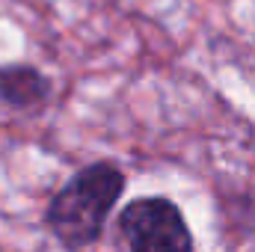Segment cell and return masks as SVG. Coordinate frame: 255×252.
I'll return each instance as SVG.
<instances>
[{
    "instance_id": "6da1fadb",
    "label": "cell",
    "mask_w": 255,
    "mask_h": 252,
    "mask_svg": "<svg viewBox=\"0 0 255 252\" xmlns=\"http://www.w3.org/2000/svg\"><path fill=\"white\" fill-rule=\"evenodd\" d=\"M122 190H125V172L119 166L107 160L83 166L48 202L45 220L51 235L65 250L92 247L101 238L110 211L122 199Z\"/></svg>"
},
{
    "instance_id": "7a4b0ae2",
    "label": "cell",
    "mask_w": 255,
    "mask_h": 252,
    "mask_svg": "<svg viewBox=\"0 0 255 252\" xmlns=\"http://www.w3.org/2000/svg\"><path fill=\"white\" fill-rule=\"evenodd\" d=\"M128 252H193L184 214L166 196H139L119 214Z\"/></svg>"
},
{
    "instance_id": "3957f363",
    "label": "cell",
    "mask_w": 255,
    "mask_h": 252,
    "mask_svg": "<svg viewBox=\"0 0 255 252\" xmlns=\"http://www.w3.org/2000/svg\"><path fill=\"white\" fill-rule=\"evenodd\" d=\"M51 95V80L33 65H3L0 68V101L18 110L45 104Z\"/></svg>"
}]
</instances>
